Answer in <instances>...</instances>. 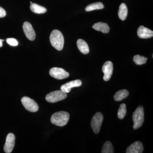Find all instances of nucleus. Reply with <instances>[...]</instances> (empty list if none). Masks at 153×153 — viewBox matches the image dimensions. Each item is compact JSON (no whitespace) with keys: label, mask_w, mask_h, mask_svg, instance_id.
I'll return each mask as SVG.
<instances>
[{"label":"nucleus","mask_w":153,"mask_h":153,"mask_svg":"<svg viewBox=\"0 0 153 153\" xmlns=\"http://www.w3.org/2000/svg\"><path fill=\"white\" fill-rule=\"evenodd\" d=\"M101 151L102 153H114V150L112 143L109 141L105 142L102 146Z\"/></svg>","instance_id":"aec40b11"},{"label":"nucleus","mask_w":153,"mask_h":153,"mask_svg":"<svg viewBox=\"0 0 153 153\" xmlns=\"http://www.w3.org/2000/svg\"><path fill=\"white\" fill-rule=\"evenodd\" d=\"M68 113L64 111L57 112L52 115L51 118V123L55 125L62 127L66 125L69 119Z\"/></svg>","instance_id":"f03ea898"},{"label":"nucleus","mask_w":153,"mask_h":153,"mask_svg":"<svg viewBox=\"0 0 153 153\" xmlns=\"http://www.w3.org/2000/svg\"><path fill=\"white\" fill-rule=\"evenodd\" d=\"M102 72L104 73L103 79L108 81L111 78L113 71V64L111 61H107L103 64L102 67Z\"/></svg>","instance_id":"1a4fd4ad"},{"label":"nucleus","mask_w":153,"mask_h":153,"mask_svg":"<svg viewBox=\"0 0 153 153\" xmlns=\"http://www.w3.org/2000/svg\"><path fill=\"white\" fill-rule=\"evenodd\" d=\"M16 137L13 133H9L6 138V143L4 146V149L5 152L11 153L13 149L15 144Z\"/></svg>","instance_id":"6e6552de"},{"label":"nucleus","mask_w":153,"mask_h":153,"mask_svg":"<svg viewBox=\"0 0 153 153\" xmlns=\"http://www.w3.org/2000/svg\"><path fill=\"white\" fill-rule=\"evenodd\" d=\"M148 58L140 55H136L134 57L133 60L134 63L138 65H141L146 63Z\"/></svg>","instance_id":"4be33fe9"},{"label":"nucleus","mask_w":153,"mask_h":153,"mask_svg":"<svg viewBox=\"0 0 153 153\" xmlns=\"http://www.w3.org/2000/svg\"><path fill=\"white\" fill-rule=\"evenodd\" d=\"M104 6L102 3L97 2L90 4L85 8V10L87 12L94 10H101L104 8Z\"/></svg>","instance_id":"6ab92c4d"},{"label":"nucleus","mask_w":153,"mask_h":153,"mask_svg":"<svg viewBox=\"0 0 153 153\" xmlns=\"http://www.w3.org/2000/svg\"><path fill=\"white\" fill-rule=\"evenodd\" d=\"M126 106L125 104L123 103L120 105L117 112V116L120 120L123 119L126 114Z\"/></svg>","instance_id":"412c9836"},{"label":"nucleus","mask_w":153,"mask_h":153,"mask_svg":"<svg viewBox=\"0 0 153 153\" xmlns=\"http://www.w3.org/2000/svg\"><path fill=\"white\" fill-rule=\"evenodd\" d=\"M133 129L137 130L142 126L144 121V111L142 105L138 107L132 115Z\"/></svg>","instance_id":"7ed1b4c3"},{"label":"nucleus","mask_w":153,"mask_h":153,"mask_svg":"<svg viewBox=\"0 0 153 153\" xmlns=\"http://www.w3.org/2000/svg\"><path fill=\"white\" fill-rule=\"evenodd\" d=\"M32 3H33V2H32V1L30 2V4H32Z\"/></svg>","instance_id":"a878e982"},{"label":"nucleus","mask_w":153,"mask_h":153,"mask_svg":"<svg viewBox=\"0 0 153 153\" xmlns=\"http://www.w3.org/2000/svg\"><path fill=\"white\" fill-rule=\"evenodd\" d=\"M82 81L80 79H76L65 83L60 87V90L65 93H69L72 88L79 87L82 85Z\"/></svg>","instance_id":"9b49d317"},{"label":"nucleus","mask_w":153,"mask_h":153,"mask_svg":"<svg viewBox=\"0 0 153 153\" xmlns=\"http://www.w3.org/2000/svg\"><path fill=\"white\" fill-rule=\"evenodd\" d=\"M50 43L55 49L61 51L64 46V37L62 33L59 30H55L52 31L49 38Z\"/></svg>","instance_id":"f257e3e1"},{"label":"nucleus","mask_w":153,"mask_h":153,"mask_svg":"<svg viewBox=\"0 0 153 153\" xmlns=\"http://www.w3.org/2000/svg\"><path fill=\"white\" fill-rule=\"evenodd\" d=\"M129 95V92L126 89H122L118 91L114 94V99L115 101H120L128 97Z\"/></svg>","instance_id":"a211bd4d"},{"label":"nucleus","mask_w":153,"mask_h":153,"mask_svg":"<svg viewBox=\"0 0 153 153\" xmlns=\"http://www.w3.org/2000/svg\"><path fill=\"white\" fill-rule=\"evenodd\" d=\"M4 41V40H2V39H0V48L2 47L3 46V42Z\"/></svg>","instance_id":"393cba45"},{"label":"nucleus","mask_w":153,"mask_h":153,"mask_svg":"<svg viewBox=\"0 0 153 153\" xmlns=\"http://www.w3.org/2000/svg\"><path fill=\"white\" fill-rule=\"evenodd\" d=\"M22 27L27 38L30 41H34L36 38V34L31 24L29 22H25Z\"/></svg>","instance_id":"9d476101"},{"label":"nucleus","mask_w":153,"mask_h":153,"mask_svg":"<svg viewBox=\"0 0 153 153\" xmlns=\"http://www.w3.org/2000/svg\"><path fill=\"white\" fill-rule=\"evenodd\" d=\"M76 44L78 49L82 54H87L89 53V47L85 41L81 39H78L76 42Z\"/></svg>","instance_id":"2eb2a0df"},{"label":"nucleus","mask_w":153,"mask_h":153,"mask_svg":"<svg viewBox=\"0 0 153 153\" xmlns=\"http://www.w3.org/2000/svg\"><path fill=\"white\" fill-rule=\"evenodd\" d=\"M103 120V115L101 113L97 112L94 115L91 119V126L94 133H99Z\"/></svg>","instance_id":"39448f33"},{"label":"nucleus","mask_w":153,"mask_h":153,"mask_svg":"<svg viewBox=\"0 0 153 153\" xmlns=\"http://www.w3.org/2000/svg\"><path fill=\"white\" fill-rule=\"evenodd\" d=\"M31 10L36 14H44L47 12V9L43 6L39 5L36 3H32L30 6Z\"/></svg>","instance_id":"dca6fc26"},{"label":"nucleus","mask_w":153,"mask_h":153,"mask_svg":"<svg viewBox=\"0 0 153 153\" xmlns=\"http://www.w3.org/2000/svg\"><path fill=\"white\" fill-rule=\"evenodd\" d=\"M7 43L11 46H13V47H16L19 44V42L17 41L16 39L14 38H7Z\"/></svg>","instance_id":"5701e85b"},{"label":"nucleus","mask_w":153,"mask_h":153,"mask_svg":"<svg viewBox=\"0 0 153 153\" xmlns=\"http://www.w3.org/2000/svg\"><path fill=\"white\" fill-rule=\"evenodd\" d=\"M144 147L141 142H135L129 146L126 151V153H142L143 151Z\"/></svg>","instance_id":"f8f14e48"},{"label":"nucleus","mask_w":153,"mask_h":153,"mask_svg":"<svg viewBox=\"0 0 153 153\" xmlns=\"http://www.w3.org/2000/svg\"><path fill=\"white\" fill-rule=\"evenodd\" d=\"M138 36L142 39H147L153 36V32L152 30L145 27L143 26H140L137 31Z\"/></svg>","instance_id":"ddd939ff"},{"label":"nucleus","mask_w":153,"mask_h":153,"mask_svg":"<svg viewBox=\"0 0 153 153\" xmlns=\"http://www.w3.org/2000/svg\"><path fill=\"white\" fill-rule=\"evenodd\" d=\"M6 15H7V13H6L4 9L0 7V18H4V17H5Z\"/></svg>","instance_id":"b1692460"},{"label":"nucleus","mask_w":153,"mask_h":153,"mask_svg":"<svg viewBox=\"0 0 153 153\" xmlns=\"http://www.w3.org/2000/svg\"><path fill=\"white\" fill-rule=\"evenodd\" d=\"M22 104L25 108L30 112H35L39 109V106L35 100L27 97H24L22 99Z\"/></svg>","instance_id":"423d86ee"},{"label":"nucleus","mask_w":153,"mask_h":153,"mask_svg":"<svg viewBox=\"0 0 153 153\" xmlns=\"http://www.w3.org/2000/svg\"><path fill=\"white\" fill-rule=\"evenodd\" d=\"M128 8L124 3H122L120 6L118 11V16L120 20L125 21L127 17Z\"/></svg>","instance_id":"f3484780"},{"label":"nucleus","mask_w":153,"mask_h":153,"mask_svg":"<svg viewBox=\"0 0 153 153\" xmlns=\"http://www.w3.org/2000/svg\"><path fill=\"white\" fill-rule=\"evenodd\" d=\"M67 97L66 93L63 92L61 90L52 91L46 95V100L51 103L57 102L65 99Z\"/></svg>","instance_id":"20e7f679"},{"label":"nucleus","mask_w":153,"mask_h":153,"mask_svg":"<svg viewBox=\"0 0 153 153\" xmlns=\"http://www.w3.org/2000/svg\"><path fill=\"white\" fill-rule=\"evenodd\" d=\"M92 28L97 31H100L103 33H109L110 28L108 25L106 23L103 22H98L95 23L92 26Z\"/></svg>","instance_id":"4468645a"},{"label":"nucleus","mask_w":153,"mask_h":153,"mask_svg":"<svg viewBox=\"0 0 153 153\" xmlns=\"http://www.w3.org/2000/svg\"><path fill=\"white\" fill-rule=\"evenodd\" d=\"M50 76L55 79H63L67 78L69 76V74L62 68L53 67L49 71Z\"/></svg>","instance_id":"0eeeda50"}]
</instances>
